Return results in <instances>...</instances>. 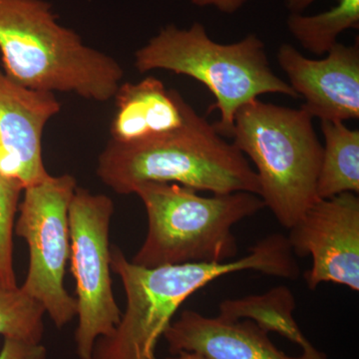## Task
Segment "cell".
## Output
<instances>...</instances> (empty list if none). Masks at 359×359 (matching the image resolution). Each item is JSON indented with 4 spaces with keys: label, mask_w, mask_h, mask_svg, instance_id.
Returning <instances> with one entry per match:
<instances>
[{
    "label": "cell",
    "mask_w": 359,
    "mask_h": 359,
    "mask_svg": "<svg viewBox=\"0 0 359 359\" xmlns=\"http://www.w3.org/2000/svg\"><path fill=\"white\" fill-rule=\"evenodd\" d=\"M111 271L124 287L126 311L109 335L97 339L93 359H158V341L182 304L221 276L243 271L287 280H297L299 275L289 241L280 233L259 241L247 256L219 264L144 268L129 262L119 248L113 247Z\"/></svg>",
    "instance_id": "1"
},
{
    "label": "cell",
    "mask_w": 359,
    "mask_h": 359,
    "mask_svg": "<svg viewBox=\"0 0 359 359\" xmlns=\"http://www.w3.org/2000/svg\"><path fill=\"white\" fill-rule=\"evenodd\" d=\"M45 0H0V52L9 79L32 90L114 98L124 70L112 56L59 25Z\"/></svg>",
    "instance_id": "2"
},
{
    "label": "cell",
    "mask_w": 359,
    "mask_h": 359,
    "mask_svg": "<svg viewBox=\"0 0 359 359\" xmlns=\"http://www.w3.org/2000/svg\"><path fill=\"white\" fill-rule=\"evenodd\" d=\"M97 176L120 195L147 182L175 183L214 195L248 192L259 196L256 171L233 143L192 111L182 128L154 140L108 142L99 155Z\"/></svg>",
    "instance_id": "3"
},
{
    "label": "cell",
    "mask_w": 359,
    "mask_h": 359,
    "mask_svg": "<svg viewBox=\"0 0 359 359\" xmlns=\"http://www.w3.org/2000/svg\"><path fill=\"white\" fill-rule=\"evenodd\" d=\"M135 67L140 73L170 71L204 84L216 98L211 109L221 114L215 128L228 138L236 113L250 101L268 93L299 98L289 82L271 69L266 46L256 34L221 44L210 39L200 22L190 28L174 25L162 28L136 51Z\"/></svg>",
    "instance_id": "4"
},
{
    "label": "cell",
    "mask_w": 359,
    "mask_h": 359,
    "mask_svg": "<svg viewBox=\"0 0 359 359\" xmlns=\"http://www.w3.org/2000/svg\"><path fill=\"white\" fill-rule=\"evenodd\" d=\"M145 205L148 233L132 263L144 268L224 263L237 257L233 226L264 208L256 194L203 197L175 183L147 182L134 189Z\"/></svg>",
    "instance_id": "5"
},
{
    "label": "cell",
    "mask_w": 359,
    "mask_h": 359,
    "mask_svg": "<svg viewBox=\"0 0 359 359\" xmlns=\"http://www.w3.org/2000/svg\"><path fill=\"white\" fill-rule=\"evenodd\" d=\"M304 109L259 98L237 111L230 138L256 167L259 198L285 228L290 229L318 200L323 146Z\"/></svg>",
    "instance_id": "6"
},
{
    "label": "cell",
    "mask_w": 359,
    "mask_h": 359,
    "mask_svg": "<svg viewBox=\"0 0 359 359\" xmlns=\"http://www.w3.org/2000/svg\"><path fill=\"white\" fill-rule=\"evenodd\" d=\"M76 189V179L69 174L49 175L28 187L14 224L16 236L29 248V269L21 287L43 304L58 328L78 314L76 297L68 294L63 283L70 257L69 207Z\"/></svg>",
    "instance_id": "7"
},
{
    "label": "cell",
    "mask_w": 359,
    "mask_h": 359,
    "mask_svg": "<svg viewBox=\"0 0 359 359\" xmlns=\"http://www.w3.org/2000/svg\"><path fill=\"white\" fill-rule=\"evenodd\" d=\"M114 203L105 195L78 188L69 207L71 271L76 282L80 359H93L99 337L117 327L122 313L111 283L109 231Z\"/></svg>",
    "instance_id": "8"
},
{
    "label": "cell",
    "mask_w": 359,
    "mask_h": 359,
    "mask_svg": "<svg viewBox=\"0 0 359 359\" xmlns=\"http://www.w3.org/2000/svg\"><path fill=\"white\" fill-rule=\"evenodd\" d=\"M290 249L311 257L304 273L309 290L334 283L359 290V198L344 193L318 199L290 229Z\"/></svg>",
    "instance_id": "9"
},
{
    "label": "cell",
    "mask_w": 359,
    "mask_h": 359,
    "mask_svg": "<svg viewBox=\"0 0 359 359\" xmlns=\"http://www.w3.org/2000/svg\"><path fill=\"white\" fill-rule=\"evenodd\" d=\"M60 109L54 93L21 86L0 70V173L23 190L49 176L42 136Z\"/></svg>",
    "instance_id": "10"
},
{
    "label": "cell",
    "mask_w": 359,
    "mask_h": 359,
    "mask_svg": "<svg viewBox=\"0 0 359 359\" xmlns=\"http://www.w3.org/2000/svg\"><path fill=\"white\" fill-rule=\"evenodd\" d=\"M278 61L302 109L320 121L346 122L359 118V46L335 43L320 60L306 57L290 44L280 45Z\"/></svg>",
    "instance_id": "11"
},
{
    "label": "cell",
    "mask_w": 359,
    "mask_h": 359,
    "mask_svg": "<svg viewBox=\"0 0 359 359\" xmlns=\"http://www.w3.org/2000/svg\"><path fill=\"white\" fill-rule=\"evenodd\" d=\"M163 337L173 355L188 351L209 359H316L304 353L287 355L254 321L209 318L190 309L172 321Z\"/></svg>",
    "instance_id": "12"
},
{
    "label": "cell",
    "mask_w": 359,
    "mask_h": 359,
    "mask_svg": "<svg viewBox=\"0 0 359 359\" xmlns=\"http://www.w3.org/2000/svg\"><path fill=\"white\" fill-rule=\"evenodd\" d=\"M116 113L111 141L135 144L154 140L185 125L194 110L178 91L167 89L158 78L120 85L114 97Z\"/></svg>",
    "instance_id": "13"
},
{
    "label": "cell",
    "mask_w": 359,
    "mask_h": 359,
    "mask_svg": "<svg viewBox=\"0 0 359 359\" xmlns=\"http://www.w3.org/2000/svg\"><path fill=\"white\" fill-rule=\"evenodd\" d=\"M294 294L287 287H278L261 295L226 299L219 304V316L226 320H249L266 332H276L299 344L302 353L316 359H327L311 344L295 323Z\"/></svg>",
    "instance_id": "14"
},
{
    "label": "cell",
    "mask_w": 359,
    "mask_h": 359,
    "mask_svg": "<svg viewBox=\"0 0 359 359\" xmlns=\"http://www.w3.org/2000/svg\"><path fill=\"white\" fill-rule=\"evenodd\" d=\"M325 137L316 193L328 199L344 193L359 192V131L344 122L320 121Z\"/></svg>",
    "instance_id": "15"
},
{
    "label": "cell",
    "mask_w": 359,
    "mask_h": 359,
    "mask_svg": "<svg viewBox=\"0 0 359 359\" xmlns=\"http://www.w3.org/2000/svg\"><path fill=\"white\" fill-rule=\"evenodd\" d=\"M43 304L22 287L0 285V335L27 344H40L43 337Z\"/></svg>",
    "instance_id": "16"
},
{
    "label": "cell",
    "mask_w": 359,
    "mask_h": 359,
    "mask_svg": "<svg viewBox=\"0 0 359 359\" xmlns=\"http://www.w3.org/2000/svg\"><path fill=\"white\" fill-rule=\"evenodd\" d=\"M23 189L0 173V285L18 287L13 269L14 219Z\"/></svg>",
    "instance_id": "17"
},
{
    "label": "cell",
    "mask_w": 359,
    "mask_h": 359,
    "mask_svg": "<svg viewBox=\"0 0 359 359\" xmlns=\"http://www.w3.org/2000/svg\"><path fill=\"white\" fill-rule=\"evenodd\" d=\"M47 351L41 344H27L4 339L0 351V359H46Z\"/></svg>",
    "instance_id": "18"
},
{
    "label": "cell",
    "mask_w": 359,
    "mask_h": 359,
    "mask_svg": "<svg viewBox=\"0 0 359 359\" xmlns=\"http://www.w3.org/2000/svg\"><path fill=\"white\" fill-rule=\"evenodd\" d=\"M194 6L216 7L221 13L233 14L240 11L248 0H191Z\"/></svg>",
    "instance_id": "19"
},
{
    "label": "cell",
    "mask_w": 359,
    "mask_h": 359,
    "mask_svg": "<svg viewBox=\"0 0 359 359\" xmlns=\"http://www.w3.org/2000/svg\"><path fill=\"white\" fill-rule=\"evenodd\" d=\"M316 0H285L287 8L290 13L302 14L304 9L308 8Z\"/></svg>",
    "instance_id": "20"
},
{
    "label": "cell",
    "mask_w": 359,
    "mask_h": 359,
    "mask_svg": "<svg viewBox=\"0 0 359 359\" xmlns=\"http://www.w3.org/2000/svg\"><path fill=\"white\" fill-rule=\"evenodd\" d=\"M166 359H209L205 358V356L202 355V354L198 353H188V351H182V353H179L178 354H175V355L171 356V358H168Z\"/></svg>",
    "instance_id": "21"
}]
</instances>
